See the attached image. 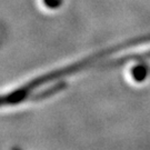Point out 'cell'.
<instances>
[{
	"label": "cell",
	"mask_w": 150,
	"mask_h": 150,
	"mask_svg": "<svg viewBox=\"0 0 150 150\" xmlns=\"http://www.w3.org/2000/svg\"><path fill=\"white\" fill-rule=\"evenodd\" d=\"M66 86H67L66 82H58V83H56L54 86L48 87L47 89L38 92L37 95H35V96H30L29 100H32V101L43 100V99H46V98H49L50 96H54L56 93L60 92L61 90H64V88H66Z\"/></svg>",
	"instance_id": "1"
},
{
	"label": "cell",
	"mask_w": 150,
	"mask_h": 150,
	"mask_svg": "<svg viewBox=\"0 0 150 150\" xmlns=\"http://www.w3.org/2000/svg\"><path fill=\"white\" fill-rule=\"evenodd\" d=\"M131 75H132L134 80L141 82V81L145 80L146 77H147V69L145 67H141V66L134 67V69L131 70Z\"/></svg>",
	"instance_id": "2"
},
{
	"label": "cell",
	"mask_w": 150,
	"mask_h": 150,
	"mask_svg": "<svg viewBox=\"0 0 150 150\" xmlns=\"http://www.w3.org/2000/svg\"><path fill=\"white\" fill-rule=\"evenodd\" d=\"M61 2H62V0H39L40 6L45 9H48V10L57 9L61 5Z\"/></svg>",
	"instance_id": "3"
},
{
	"label": "cell",
	"mask_w": 150,
	"mask_h": 150,
	"mask_svg": "<svg viewBox=\"0 0 150 150\" xmlns=\"http://www.w3.org/2000/svg\"><path fill=\"white\" fill-rule=\"evenodd\" d=\"M11 150H21V149H20V148H18V147H13Z\"/></svg>",
	"instance_id": "4"
}]
</instances>
